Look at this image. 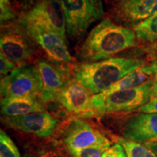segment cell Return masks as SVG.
Returning <instances> with one entry per match:
<instances>
[{"label":"cell","instance_id":"6da1fadb","mask_svg":"<svg viewBox=\"0 0 157 157\" xmlns=\"http://www.w3.org/2000/svg\"><path fill=\"white\" fill-rule=\"evenodd\" d=\"M134 30L113 22L109 17L92 29L78 50L83 63H94L110 58L126 49L137 45Z\"/></svg>","mask_w":157,"mask_h":157},{"label":"cell","instance_id":"7a4b0ae2","mask_svg":"<svg viewBox=\"0 0 157 157\" xmlns=\"http://www.w3.org/2000/svg\"><path fill=\"white\" fill-rule=\"evenodd\" d=\"M143 60L125 58H110L94 63L74 66V78L93 95L106 91L124 76L141 66Z\"/></svg>","mask_w":157,"mask_h":157},{"label":"cell","instance_id":"3957f363","mask_svg":"<svg viewBox=\"0 0 157 157\" xmlns=\"http://www.w3.org/2000/svg\"><path fill=\"white\" fill-rule=\"evenodd\" d=\"M66 18L67 37L81 42L93 23L105 14L103 0H60Z\"/></svg>","mask_w":157,"mask_h":157},{"label":"cell","instance_id":"277c9868","mask_svg":"<svg viewBox=\"0 0 157 157\" xmlns=\"http://www.w3.org/2000/svg\"><path fill=\"white\" fill-rule=\"evenodd\" d=\"M153 86L154 79H151L132 89L117 91L107 95L102 93L95 95L93 103L98 114L131 112L138 110L150 101Z\"/></svg>","mask_w":157,"mask_h":157},{"label":"cell","instance_id":"5b68a950","mask_svg":"<svg viewBox=\"0 0 157 157\" xmlns=\"http://www.w3.org/2000/svg\"><path fill=\"white\" fill-rule=\"evenodd\" d=\"M43 87L42 78L36 66L23 65L1 78L2 98H38Z\"/></svg>","mask_w":157,"mask_h":157},{"label":"cell","instance_id":"8992f818","mask_svg":"<svg viewBox=\"0 0 157 157\" xmlns=\"http://www.w3.org/2000/svg\"><path fill=\"white\" fill-rule=\"evenodd\" d=\"M60 142L69 154L90 146H112L103 133L78 118L71 119L64 125L60 133Z\"/></svg>","mask_w":157,"mask_h":157},{"label":"cell","instance_id":"52a82bcc","mask_svg":"<svg viewBox=\"0 0 157 157\" xmlns=\"http://www.w3.org/2000/svg\"><path fill=\"white\" fill-rule=\"evenodd\" d=\"M1 26V53L15 65L22 64L32 58L36 43L25 32L22 25L17 21Z\"/></svg>","mask_w":157,"mask_h":157},{"label":"cell","instance_id":"ba28073f","mask_svg":"<svg viewBox=\"0 0 157 157\" xmlns=\"http://www.w3.org/2000/svg\"><path fill=\"white\" fill-rule=\"evenodd\" d=\"M17 22L52 61L58 63H71L74 61L66 46L67 42L48 25L40 22Z\"/></svg>","mask_w":157,"mask_h":157},{"label":"cell","instance_id":"9c48e42d","mask_svg":"<svg viewBox=\"0 0 157 157\" xmlns=\"http://www.w3.org/2000/svg\"><path fill=\"white\" fill-rule=\"evenodd\" d=\"M106 3L110 18L126 28H135L157 12V0H106Z\"/></svg>","mask_w":157,"mask_h":157},{"label":"cell","instance_id":"30bf717a","mask_svg":"<svg viewBox=\"0 0 157 157\" xmlns=\"http://www.w3.org/2000/svg\"><path fill=\"white\" fill-rule=\"evenodd\" d=\"M20 22H40L54 30L68 42L66 18L60 0H38L20 15Z\"/></svg>","mask_w":157,"mask_h":157},{"label":"cell","instance_id":"8fae6325","mask_svg":"<svg viewBox=\"0 0 157 157\" xmlns=\"http://www.w3.org/2000/svg\"><path fill=\"white\" fill-rule=\"evenodd\" d=\"M93 95L74 78H68L59 93L57 101L68 112L78 117L98 114L93 103Z\"/></svg>","mask_w":157,"mask_h":157},{"label":"cell","instance_id":"7c38bea8","mask_svg":"<svg viewBox=\"0 0 157 157\" xmlns=\"http://www.w3.org/2000/svg\"><path fill=\"white\" fill-rule=\"evenodd\" d=\"M1 121L6 127L31 133L40 137L51 136L58 120L47 111L35 112L17 117H2Z\"/></svg>","mask_w":157,"mask_h":157},{"label":"cell","instance_id":"4fadbf2b","mask_svg":"<svg viewBox=\"0 0 157 157\" xmlns=\"http://www.w3.org/2000/svg\"><path fill=\"white\" fill-rule=\"evenodd\" d=\"M36 66L43 82L42 90L38 98L44 103L57 101L59 93L68 79L66 74L60 68L44 59L39 60Z\"/></svg>","mask_w":157,"mask_h":157},{"label":"cell","instance_id":"5bb4252c","mask_svg":"<svg viewBox=\"0 0 157 157\" xmlns=\"http://www.w3.org/2000/svg\"><path fill=\"white\" fill-rule=\"evenodd\" d=\"M127 140L145 143L157 137V113H140L129 119L123 129Z\"/></svg>","mask_w":157,"mask_h":157},{"label":"cell","instance_id":"9a60e30c","mask_svg":"<svg viewBox=\"0 0 157 157\" xmlns=\"http://www.w3.org/2000/svg\"><path fill=\"white\" fill-rule=\"evenodd\" d=\"M46 110L44 103L38 98H6L1 100V114L17 117Z\"/></svg>","mask_w":157,"mask_h":157},{"label":"cell","instance_id":"2e32d148","mask_svg":"<svg viewBox=\"0 0 157 157\" xmlns=\"http://www.w3.org/2000/svg\"><path fill=\"white\" fill-rule=\"evenodd\" d=\"M153 76H154V70L152 63L151 64L143 65L140 67L124 76L121 79L115 83L106 91L102 93V94L107 95L117 91L137 87L149 81L150 78Z\"/></svg>","mask_w":157,"mask_h":157},{"label":"cell","instance_id":"e0dca14e","mask_svg":"<svg viewBox=\"0 0 157 157\" xmlns=\"http://www.w3.org/2000/svg\"><path fill=\"white\" fill-rule=\"evenodd\" d=\"M137 39L141 42H157V12L134 28Z\"/></svg>","mask_w":157,"mask_h":157},{"label":"cell","instance_id":"ac0fdd59","mask_svg":"<svg viewBox=\"0 0 157 157\" xmlns=\"http://www.w3.org/2000/svg\"><path fill=\"white\" fill-rule=\"evenodd\" d=\"M115 141L123 146L128 157H157L148 147L140 143L127 140L124 137H116Z\"/></svg>","mask_w":157,"mask_h":157},{"label":"cell","instance_id":"d6986e66","mask_svg":"<svg viewBox=\"0 0 157 157\" xmlns=\"http://www.w3.org/2000/svg\"><path fill=\"white\" fill-rule=\"evenodd\" d=\"M23 157H66L56 143L36 146L25 153Z\"/></svg>","mask_w":157,"mask_h":157},{"label":"cell","instance_id":"ffe728a7","mask_svg":"<svg viewBox=\"0 0 157 157\" xmlns=\"http://www.w3.org/2000/svg\"><path fill=\"white\" fill-rule=\"evenodd\" d=\"M0 157H21L17 146L2 129L0 130Z\"/></svg>","mask_w":157,"mask_h":157},{"label":"cell","instance_id":"44dd1931","mask_svg":"<svg viewBox=\"0 0 157 157\" xmlns=\"http://www.w3.org/2000/svg\"><path fill=\"white\" fill-rule=\"evenodd\" d=\"M17 13L10 0H0V21L1 25L8 24L16 18Z\"/></svg>","mask_w":157,"mask_h":157},{"label":"cell","instance_id":"7402d4cb","mask_svg":"<svg viewBox=\"0 0 157 157\" xmlns=\"http://www.w3.org/2000/svg\"><path fill=\"white\" fill-rule=\"evenodd\" d=\"M110 148L105 146H93L82 149L70 154L71 157H103V154Z\"/></svg>","mask_w":157,"mask_h":157},{"label":"cell","instance_id":"603a6c76","mask_svg":"<svg viewBox=\"0 0 157 157\" xmlns=\"http://www.w3.org/2000/svg\"><path fill=\"white\" fill-rule=\"evenodd\" d=\"M16 68V65L13 63L4 56L2 53H0V73H1V78L7 76Z\"/></svg>","mask_w":157,"mask_h":157},{"label":"cell","instance_id":"cb8c5ba5","mask_svg":"<svg viewBox=\"0 0 157 157\" xmlns=\"http://www.w3.org/2000/svg\"><path fill=\"white\" fill-rule=\"evenodd\" d=\"M127 155L124 148L118 143L112 144L110 148L103 154V157H126Z\"/></svg>","mask_w":157,"mask_h":157},{"label":"cell","instance_id":"d4e9b609","mask_svg":"<svg viewBox=\"0 0 157 157\" xmlns=\"http://www.w3.org/2000/svg\"><path fill=\"white\" fill-rule=\"evenodd\" d=\"M138 111L146 113H157V95L152 96L150 101L141 106L138 109Z\"/></svg>","mask_w":157,"mask_h":157},{"label":"cell","instance_id":"484cf974","mask_svg":"<svg viewBox=\"0 0 157 157\" xmlns=\"http://www.w3.org/2000/svg\"><path fill=\"white\" fill-rule=\"evenodd\" d=\"M153 66H154V86H153L152 90V96L157 95V59L152 62Z\"/></svg>","mask_w":157,"mask_h":157},{"label":"cell","instance_id":"4316f807","mask_svg":"<svg viewBox=\"0 0 157 157\" xmlns=\"http://www.w3.org/2000/svg\"><path fill=\"white\" fill-rule=\"evenodd\" d=\"M146 147L152 151L157 156V142H146L143 143Z\"/></svg>","mask_w":157,"mask_h":157},{"label":"cell","instance_id":"83f0119b","mask_svg":"<svg viewBox=\"0 0 157 157\" xmlns=\"http://www.w3.org/2000/svg\"><path fill=\"white\" fill-rule=\"evenodd\" d=\"M10 1H11V0H10ZM13 1L17 2L19 3L20 5H21V2H23V5H28V4L30 3V2H32L33 3V2H34V0H13ZM36 1H38V0H36Z\"/></svg>","mask_w":157,"mask_h":157},{"label":"cell","instance_id":"f1b7e54d","mask_svg":"<svg viewBox=\"0 0 157 157\" xmlns=\"http://www.w3.org/2000/svg\"><path fill=\"white\" fill-rule=\"evenodd\" d=\"M148 142H157V137H156V138L153 139V140L148 141Z\"/></svg>","mask_w":157,"mask_h":157}]
</instances>
